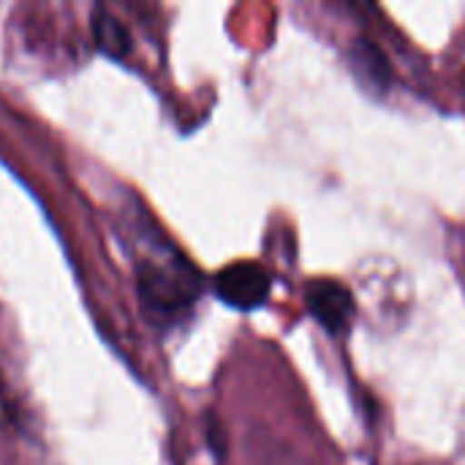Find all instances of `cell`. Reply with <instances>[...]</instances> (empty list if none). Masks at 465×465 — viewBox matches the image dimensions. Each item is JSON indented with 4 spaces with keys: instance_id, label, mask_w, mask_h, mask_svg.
<instances>
[{
    "instance_id": "1",
    "label": "cell",
    "mask_w": 465,
    "mask_h": 465,
    "mask_svg": "<svg viewBox=\"0 0 465 465\" xmlns=\"http://www.w3.org/2000/svg\"><path fill=\"white\" fill-rule=\"evenodd\" d=\"M139 297L150 319L174 322L199 297V278L180 256H147L139 262Z\"/></svg>"
},
{
    "instance_id": "2",
    "label": "cell",
    "mask_w": 465,
    "mask_h": 465,
    "mask_svg": "<svg viewBox=\"0 0 465 465\" xmlns=\"http://www.w3.org/2000/svg\"><path fill=\"white\" fill-rule=\"evenodd\" d=\"M270 272L256 262H234L223 267L215 281V297L234 311H256L270 297Z\"/></svg>"
},
{
    "instance_id": "3",
    "label": "cell",
    "mask_w": 465,
    "mask_h": 465,
    "mask_svg": "<svg viewBox=\"0 0 465 465\" xmlns=\"http://www.w3.org/2000/svg\"><path fill=\"white\" fill-rule=\"evenodd\" d=\"M305 305L308 313L330 335H341L354 319V297L341 281H330V278L311 281L305 289Z\"/></svg>"
},
{
    "instance_id": "4",
    "label": "cell",
    "mask_w": 465,
    "mask_h": 465,
    "mask_svg": "<svg viewBox=\"0 0 465 465\" xmlns=\"http://www.w3.org/2000/svg\"><path fill=\"white\" fill-rule=\"evenodd\" d=\"M93 35L101 52H106L109 57H123L131 49V35L123 27L120 19H114L109 11L98 8L93 14Z\"/></svg>"
},
{
    "instance_id": "5",
    "label": "cell",
    "mask_w": 465,
    "mask_h": 465,
    "mask_svg": "<svg viewBox=\"0 0 465 465\" xmlns=\"http://www.w3.org/2000/svg\"><path fill=\"white\" fill-rule=\"evenodd\" d=\"M354 65L362 76H368L373 84L387 87L390 82V65L381 54V49L376 44H371L368 38L354 41Z\"/></svg>"
},
{
    "instance_id": "6",
    "label": "cell",
    "mask_w": 465,
    "mask_h": 465,
    "mask_svg": "<svg viewBox=\"0 0 465 465\" xmlns=\"http://www.w3.org/2000/svg\"><path fill=\"white\" fill-rule=\"evenodd\" d=\"M0 414H3V395H0Z\"/></svg>"
}]
</instances>
